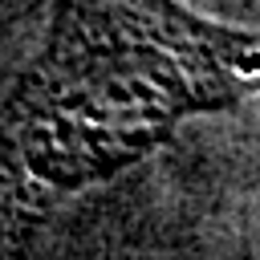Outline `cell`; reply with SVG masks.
Here are the masks:
<instances>
[{
	"mask_svg": "<svg viewBox=\"0 0 260 260\" xmlns=\"http://www.w3.org/2000/svg\"><path fill=\"white\" fill-rule=\"evenodd\" d=\"M252 93L260 32L175 0H53L45 49L0 102V252L171 142L183 118Z\"/></svg>",
	"mask_w": 260,
	"mask_h": 260,
	"instance_id": "6da1fadb",
	"label": "cell"
}]
</instances>
